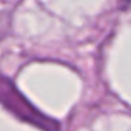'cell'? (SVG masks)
<instances>
[{
	"label": "cell",
	"mask_w": 131,
	"mask_h": 131,
	"mask_svg": "<svg viewBox=\"0 0 131 131\" xmlns=\"http://www.w3.org/2000/svg\"><path fill=\"white\" fill-rule=\"evenodd\" d=\"M0 102H2L6 108H9L14 114H17L20 119L28 120L34 125H39L40 128L49 129L48 122L42 114H39L26 100L25 97L16 91V88L13 86V83H9L8 80H2L0 82Z\"/></svg>",
	"instance_id": "obj_1"
},
{
	"label": "cell",
	"mask_w": 131,
	"mask_h": 131,
	"mask_svg": "<svg viewBox=\"0 0 131 131\" xmlns=\"http://www.w3.org/2000/svg\"><path fill=\"white\" fill-rule=\"evenodd\" d=\"M8 26H9V17H8V14L6 13H0V40L6 36Z\"/></svg>",
	"instance_id": "obj_2"
}]
</instances>
